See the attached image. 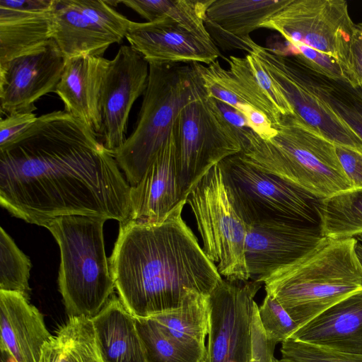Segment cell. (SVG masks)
I'll list each match as a JSON object with an SVG mask.
<instances>
[{"label": "cell", "instance_id": "8d00e7d4", "mask_svg": "<svg viewBox=\"0 0 362 362\" xmlns=\"http://www.w3.org/2000/svg\"><path fill=\"white\" fill-rule=\"evenodd\" d=\"M238 111L244 116L249 129L260 138L270 140L276 134L272 121L259 110L247 105L242 106Z\"/></svg>", "mask_w": 362, "mask_h": 362}, {"label": "cell", "instance_id": "f546056e", "mask_svg": "<svg viewBox=\"0 0 362 362\" xmlns=\"http://www.w3.org/2000/svg\"><path fill=\"white\" fill-rule=\"evenodd\" d=\"M31 262L10 235L0 228V290L18 292L29 299Z\"/></svg>", "mask_w": 362, "mask_h": 362}, {"label": "cell", "instance_id": "d590c367", "mask_svg": "<svg viewBox=\"0 0 362 362\" xmlns=\"http://www.w3.org/2000/svg\"><path fill=\"white\" fill-rule=\"evenodd\" d=\"M336 151L353 188L362 189V153L341 146Z\"/></svg>", "mask_w": 362, "mask_h": 362}, {"label": "cell", "instance_id": "9c48e42d", "mask_svg": "<svg viewBox=\"0 0 362 362\" xmlns=\"http://www.w3.org/2000/svg\"><path fill=\"white\" fill-rule=\"evenodd\" d=\"M203 241V250L228 281H247L246 225L229 201L220 166L214 165L186 198Z\"/></svg>", "mask_w": 362, "mask_h": 362}, {"label": "cell", "instance_id": "ba28073f", "mask_svg": "<svg viewBox=\"0 0 362 362\" xmlns=\"http://www.w3.org/2000/svg\"><path fill=\"white\" fill-rule=\"evenodd\" d=\"M218 165L229 201L245 225L275 221L319 226L316 197L239 154Z\"/></svg>", "mask_w": 362, "mask_h": 362}, {"label": "cell", "instance_id": "d6a6232c", "mask_svg": "<svg viewBox=\"0 0 362 362\" xmlns=\"http://www.w3.org/2000/svg\"><path fill=\"white\" fill-rule=\"evenodd\" d=\"M259 314L268 339L275 344L288 339L298 327L284 307L269 294L266 293L259 306Z\"/></svg>", "mask_w": 362, "mask_h": 362}, {"label": "cell", "instance_id": "ab89813d", "mask_svg": "<svg viewBox=\"0 0 362 362\" xmlns=\"http://www.w3.org/2000/svg\"><path fill=\"white\" fill-rule=\"evenodd\" d=\"M344 119L362 138V107L359 104L349 107L344 114Z\"/></svg>", "mask_w": 362, "mask_h": 362}, {"label": "cell", "instance_id": "f6af8a7d", "mask_svg": "<svg viewBox=\"0 0 362 362\" xmlns=\"http://www.w3.org/2000/svg\"><path fill=\"white\" fill-rule=\"evenodd\" d=\"M201 362H207V361H206V358H205L203 361H202Z\"/></svg>", "mask_w": 362, "mask_h": 362}, {"label": "cell", "instance_id": "4316f807", "mask_svg": "<svg viewBox=\"0 0 362 362\" xmlns=\"http://www.w3.org/2000/svg\"><path fill=\"white\" fill-rule=\"evenodd\" d=\"M321 235L339 240L362 235V189H350L316 204Z\"/></svg>", "mask_w": 362, "mask_h": 362}, {"label": "cell", "instance_id": "83f0119b", "mask_svg": "<svg viewBox=\"0 0 362 362\" xmlns=\"http://www.w3.org/2000/svg\"><path fill=\"white\" fill-rule=\"evenodd\" d=\"M214 0L119 1L147 22L165 19L201 37L211 39L205 25L206 11Z\"/></svg>", "mask_w": 362, "mask_h": 362}, {"label": "cell", "instance_id": "f35d334b", "mask_svg": "<svg viewBox=\"0 0 362 362\" xmlns=\"http://www.w3.org/2000/svg\"><path fill=\"white\" fill-rule=\"evenodd\" d=\"M215 100L222 116L228 124L236 129H249L246 119L238 110L226 103Z\"/></svg>", "mask_w": 362, "mask_h": 362}, {"label": "cell", "instance_id": "44dd1931", "mask_svg": "<svg viewBox=\"0 0 362 362\" xmlns=\"http://www.w3.org/2000/svg\"><path fill=\"white\" fill-rule=\"evenodd\" d=\"M0 346L13 362H39L52 334L42 314L18 292L0 290Z\"/></svg>", "mask_w": 362, "mask_h": 362}, {"label": "cell", "instance_id": "7bdbcfd3", "mask_svg": "<svg viewBox=\"0 0 362 362\" xmlns=\"http://www.w3.org/2000/svg\"><path fill=\"white\" fill-rule=\"evenodd\" d=\"M272 362H284V361L282 360H281V359L279 360V359H277V358L274 357Z\"/></svg>", "mask_w": 362, "mask_h": 362}, {"label": "cell", "instance_id": "bcb514c9", "mask_svg": "<svg viewBox=\"0 0 362 362\" xmlns=\"http://www.w3.org/2000/svg\"><path fill=\"white\" fill-rule=\"evenodd\" d=\"M362 89V87H360Z\"/></svg>", "mask_w": 362, "mask_h": 362}, {"label": "cell", "instance_id": "6da1fadb", "mask_svg": "<svg viewBox=\"0 0 362 362\" xmlns=\"http://www.w3.org/2000/svg\"><path fill=\"white\" fill-rule=\"evenodd\" d=\"M131 186L115 156L65 110L37 117L0 146V203L12 216L45 227L67 216L120 223L130 214Z\"/></svg>", "mask_w": 362, "mask_h": 362}, {"label": "cell", "instance_id": "8992f818", "mask_svg": "<svg viewBox=\"0 0 362 362\" xmlns=\"http://www.w3.org/2000/svg\"><path fill=\"white\" fill-rule=\"evenodd\" d=\"M100 217L67 216L49 222L60 250L59 290L69 317L93 318L113 296Z\"/></svg>", "mask_w": 362, "mask_h": 362}, {"label": "cell", "instance_id": "f1b7e54d", "mask_svg": "<svg viewBox=\"0 0 362 362\" xmlns=\"http://www.w3.org/2000/svg\"><path fill=\"white\" fill-rule=\"evenodd\" d=\"M147 362H201L206 351L184 346L168 336L151 317H136Z\"/></svg>", "mask_w": 362, "mask_h": 362}, {"label": "cell", "instance_id": "7c38bea8", "mask_svg": "<svg viewBox=\"0 0 362 362\" xmlns=\"http://www.w3.org/2000/svg\"><path fill=\"white\" fill-rule=\"evenodd\" d=\"M356 24L344 0H287L260 28L278 32L291 47L303 46L336 59L349 74L352 88L351 45Z\"/></svg>", "mask_w": 362, "mask_h": 362}, {"label": "cell", "instance_id": "cb8c5ba5", "mask_svg": "<svg viewBox=\"0 0 362 362\" xmlns=\"http://www.w3.org/2000/svg\"><path fill=\"white\" fill-rule=\"evenodd\" d=\"M91 320L103 362H147L136 318L119 297L113 295Z\"/></svg>", "mask_w": 362, "mask_h": 362}, {"label": "cell", "instance_id": "e0dca14e", "mask_svg": "<svg viewBox=\"0 0 362 362\" xmlns=\"http://www.w3.org/2000/svg\"><path fill=\"white\" fill-rule=\"evenodd\" d=\"M126 38L149 64L207 65L221 56L212 39L201 37L165 19L132 21Z\"/></svg>", "mask_w": 362, "mask_h": 362}, {"label": "cell", "instance_id": "60d3db41", "mask_svg": "<svg viewBox=\"0 0 362 362\" xmlns=\"http://www.w3.org/2000/svg\"><path fill=\"white\" fill-rule=\"evenodd\" d=\"M356 253L359 261V263L362 267V245L359 243L358 240L356 245Z\"/></svg>", "mask_w": 362, "mask_h": 362}, {"label": "cell", "instance_id": "4fadbf2b", "mask_svg": "<svg viewBox=\"0 0 362 362\" xmlns=\"http://www.w3.org/2000/svg\"><path fill=\"white\" fill-rule=\"evenodd\" d=\"M132 22L108 1L56 0L52 39L66 59L102 57L112 44L122 42Z\"/></svg>", "mask_w": 362, "mask_h": 362}, {"label": "cell", "instance_id": "ee69618b", "mask_svg": "<svg viewBox=\"0 0 362 362\" xmlns=\"http://www.w3.org/2000/svg\"><path fill=\"white\" fill-rule=\"evenodd\" d=\"M356 239L362 242V235L357 236Z\"/></svg>", "mask_w": 362, "mask_h": 362}, {"label": "cell", "instance_id": "836d02e7", "mask_svg": "<svg viewBox=\"0 0 362 362\" xmlns=\"http://www.w3.org/2000/svg\"><path fill=\"white\" fill-rule=\"evenodd\" d=\"M251 69L264 94L283 116L295 114L292 106L264 69L261 62L253 53L246 55Z\"/></svg>", "mask_w": 362, "mask_h": 362}, {"label": "cell", "instance_id": "ffe728a7", "mask_svg": "<svg viewBox=\"0 0 362 362\" xmlns=\"http://www.w3.org/2000/svg\"><path fill=\"white\" fill-rule=\"evenodd\" d=\"M56 0H0V64L52 39Z\"/></svg>", "mask_w": 362, "mask_h": 362}, {"label": "cell", "instance_id": "74e56055", "mask_svg": "<svg viewBox=\"0 0 362 362\" xmlns=\"http://www.w3.org/2000/svg\"><path fill=\"white\" fill-rule=\"evenodd\" d=\"M351 69L356 88L362 87V23L356 24L351 45Z\"/></svg>", "mask_w": 362, "mask_h": 362}, {"label": "cell", "instance_id": "277c9868", "mask_svg": "<svg viewBox=\"0 0 362 362\" xmlns=\"http://www.w3.org/2000/svg\"><path fill=\"white\" fill-rule=\"evenodd\" d=\"M355 238H325L300 262L261 281L300 327L346 297L362 291V267Z\"/></svg>", "mask_w": 362, "mask_h": 362}, {"label": "cell", "instance_id": "d4e9b609", "mask_svg": "<svg viewBox=\"0 0 362 362\" xmlns=\"http://www.w3.org/2000/svg\"><path fill=\"white\" fill-rule=\"evenodd\" d=\"M210 295L187 289L179 306L148 317L170 338L190 349L206 351Z\"/></svg>", "mask_w": 362, "mask_h": 362}, {"label": "cell", "instance_id": "5bb4252c", "mask_svg": "<svg viewBox=\"0 0 362 362\" xmlns=\"http://www.w3.org/2000/svg\"><path fill=\"white\" fill-rule=\"evenodd\" d=\"M246 229L245 264L250 279L259 283L303 259L324 238L319 226L303 223L264 221Z\"/></svg>", "mask_w": 362, "mask_h": 362}, {"label": "cell", "instance_id": "d6986e66", "mask_svg": "<svg viewBox=\"0 0 362 362\" xmlns=\"http://www.w3.org/2000/svg\"><path fill=\"white\" fill-rule=\"evenodd\" d=\"M110 60L103 57L78 55L65 60L54 92L64 110L81 121L98 138L103 135L101 94Z\"/></svg>", "mask_w": 362, "mask_h": 362}, {"label": "cell", "instance_id": "8fae6325", "mask_svg": "<svg viewBox=\"0 0 362 362\" xmlns=\"http://www.w3.org/2000/svg\"><path fill=\"white\" fill-rule=\"evenodd\" d=\"M178 179L182 197L215 165L242 151L238 130L207 95L185 106L174 125Z\"/></svg>", "mask_w": 362, "mask_h": 362}, {"label": "cell", "instance_id": "52a82bcc", "mask_svg": "<svg viewBox=\"0 0 362 362\" xmlns=\"http://www.w3.org/2000/svg\"><path fill=\"white\" fill-rule=\"evenodd\" d=\"M255 281H222L210 293L207 362H272L276 344L264 329Z\"/></svg>", "mask_w": 362, "mask_h": 362}, {"label": "cell", "instance_id": "7a4b0ae2", "mask_svg": "<svg viewBox=\"0 0 362 362\" xmlns=\"http://www.w3.org/2000/svg\"><path fill=\"white\" fill-rule=\"evenodd\" d=\"M185 204L159 223L119 224L109 264L119 298L134 317L177 308L187 289L210 295L223 279L182 217Z\"/></svg>", "mask_w": 362, "mask_h": 362}, {"label": "cell", "instance_id": "7402d4cb", "mask_svg": "<svg viewBox=\"0 0 362 362\" xmlns=\"http://www.w3.org/2000/svg\"><path fill=\"white\" fill-rule=\"evenodd\" d=\"M287 0H214L206 11L205 25L211 39L224 50L252 52L250 36ZM218 47V46H217Z\"/></svg>", "mask_w": 362, "mask_h": 362}, {"label": "cell", "instance_id": "9a60e30c", "mask_svg": "<svg viewBox=\"0 0 362 362\" xmlns=\"http://www.w3.org/2000/svg\"><path fill=\"white\" fill-rule=\"evenodd\" d=\"M149 63L132 46H121L110 60L101 94L103 144L115 153L126 141L130 110L147 88Z\"/></svg>", "mask_w": 362, "mask_h": 362}, {"label": "cell", "instance_id": "3957f363", "mask_svg": "<svg viewBox=\"0 0 362 362\" xmlns=\"http://www.w3.org/2000/svg\"><path fill=\"white\" fill-rule=\"evenodd\" d=\"M277 131L264 140L250 129H238L245 161L296 185L318 199L352 189L336 146L296 114L281 115Z\"/></svg>", "mask_w": 362, "mask_h": 362}, {"label": "cell", "instance_id": "e575fe53", "mask_svg": "<svg viewBox=\"0 0 362 362\" xmlns=\"http://www.w3.org/2000/svg\"><path fill=\"white\" fill-rule=\"evenodd\" d=\"M33 112H15L0 119V146L16 139L37 120Z\"/></svg>", "mask_w": 362, "mask_h": 362}, {"label": "cell", "instance_id": "5b68a950", "mask_svg": "<svg viewBox=\"0 0 362 362\" xmlns=\"http://www.w3.org/2000/svg\"><path fill=\"white\" fill-rule=\"evenodd\" d=\"M206 95L192 64H149L136 127L114 155L130 186L139 182L163 147L181 110Z\"/></svg>", "mask_w": 362, "mask_h": 362}, {"label": "cell", "instance_id": "2e32d148", "mask_svg": "<svg viewBox=\"0 0 362 362\" xmlns=\"http://www.w3.org/2000/svg\"><path fill=\"white\" fill-rule=\"evenodd\" d=\"M66 58L51 39L43 45L0 64L1 113L33 112L35 102L54 91Z\"/></svg>", "mask_w": 362, "mask_h": 362}, {"label": "cell", "instance_id": "1f68e13d", "mask_svg": "<svg viewBox=\"0 0 362 362\" xmlns=\"http://www.w3.org/2000/svg\"><path fill=\"white\" fill-rule=\"evenodd\" d=\"M284 362H362V355L336 351L291 338L281 342Z\"/></svg>", "mask_w": 362, "mask_h": 362}, {"label": "cell", "instance_id": "b9f144b4", "mask_svg": "<svg viewBox=\"0 0 362 362\" xmlns=\"http://www.w3.org/2000/svg\"><path fill=\"white\" fill-rule=\"evenodd\" d=\"M1 362H13L6 355L1 354Z\"/></svg>", "mask_w": 362, "mask_h": 362}, {"label": "cell", "instance_id": "4dcf8cb0", "mask_svg": "<svg viewBox=\"0 0 362 362\" xmlns=\"http://www.w3.org/2000/svg\"><path fill=\"white\" fill-rule=\"evenodd\" d=\"M228 62L229 70L238 80L249 104L264 112L273 124H276L281 115L264 94L247 57L230 56Z\"/></svg>", "mask_w": 362, "mask_h": 362}, {"label": "cell", "instance_id": "30bf717a", "mask_svg": "<svg viewBox=\"0 0 362 362\" xmlns=\"http://www.w3.org/2000/svg\"><path fill=\"white\" fill-rule=\"evenodd\" d=\"M251 53L259 60L295 114L335 146L362 153V138L334 107L324 77L315 74L296 57L257 43Z\"/></svg>", "mask_w": 362, "mask_h": 362}, {"label": "cell", "instance_id": "ac0fdd59", "mask_svg": "<svg viewBox=\"0 0 362 362\" xmlns=\"http://www.w3.org/2000/svg\"><path fill=\"white\" fill-rule=\"evenodd\" d=\"M185 200L180 190L174 127L139 182L131 186L127 221L159 223Z\"/></svg>", "mask_w": 362, "mask_h": 362}, {"label": "cell", "instance_id": "484cf974", "mask_svg": "<svg viewBox=\"0 0 362 362\" xmlns=\"http://www.w3.org/2000/svg\"><path fill=\"white\" fill-rule=\"evenodd\" d=\"M39 362H103L92 320L69 317L44 344Z\"/></svg>", "mask_w": 362, "mask_h": 362}, {"label": "cell", "instance_id": "603a6c76", "mask_svg": "<svg viewBox=\"0 0 362 362\" xmlns=\"http://www.w3.org/2000/svg\"><path fill=\"white\" fill-rule=\"evenodd\" d=\"M339 352L362 355V291L328 308L289 337Z\"/></svg>", "mask_w": 362, "mask_h": 362}]
</instances>
